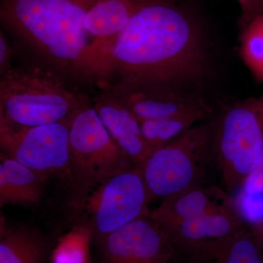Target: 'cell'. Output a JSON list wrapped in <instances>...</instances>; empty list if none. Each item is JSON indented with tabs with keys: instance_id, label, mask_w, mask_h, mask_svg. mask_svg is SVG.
I'll use <instances>...</instances> for the list:
<instances>
[{
	"instance_id": "6da1fadb",
	"label": "cell",
	"mask_w": 263,
	"mask_h": 263,
	"mask_svg": "<svg viewBox=\"0 0 263 263\" xmlns=\"http://www.w3.org/2000/svg\"><path fill=\"white\" fill-rule=\"evenodd\" d=\"M203 34L176 0H138L127 27L114 41L106 79L118 84L197 92L209 76Z\"/></svg>"
},
{
	"instance_id": "7a4b0ae2",
	"label": "cell",
	"mask_w": 263,
	"mask_h": 263,
	"mask_svg": "<svg viewBox=\"0 0 263 263\" xmlns=\"http://www.w3.org/2000/svg\"><path fill=\"white\" fill-rule=\"evenodd\" d=\"M82 0H3L5 25L43 55L84 79L103 82L108 51L85 30Z\"/></svg>"
},
{
	"instance_id": "3957f363",
	"label": "cell",
	"mask_w": 263,
	"mask_h": 263,
	"mask_svg": "<svg viewBox=\"0 0 263 263\" xmlns=\"http://www.w3.org/2000/svg\"><path fill=\"white\" fill-rule=\"evenodd\" d=\"M89 104L51 72L10 68L0 82V128L18 129L71 122Z\"/></svg>"
},
{
	"instance_id": "277c9868",
	"label": "cell",
	"mask_w": 263,
	"mask_h": 263,
	"mask_svg": "<svg viewBox=\"0 0 263 263\" xmlns=\"http://www.w3.org/2000/svg\"><path fill=\"white\" fill-rule=\"evenodd\" d=\"M212 147L224 190L232 196L262 158L263 93L224 109L212 127Z\"/></svg>"
},
{
	"instance_id": "5b68a950",
	"label": "cell",
	"mask_w": 263,
	"mask_h": 263,
	"mask_svg": "<svg viewBox=\"0 0 263 263\" xmlns=\"http://www.w3.org/2000/svg\"><path fill=\"white\" fill-rule=\"evenodd\" d=\"M213 164L216 165L212 126L204 124L190 128L143 162L148 203L204 185Z\"/></svg>"
},
{
	"instance_id": "8992f818",
	"label": "cell",
	"mask_w": 263,
	"mask_h": 263,
	"mask_svg": "<svg viewBox=\"0 0 263 263\" xmlns=\"http://www.w3.org/2000/svg\"><path fill=\"white\" fill-rule=\"evenodd\" d=\"M72 174L84 186L100 185L135 163L118 146L89 104L76 113L70 129Z\"/></svg>"
},
{
	"instance_id": "52a82bcc",
	"label": "cell",
	"mask_w": 263,
	"mask_h": 263,
	"mask_svg": "<svg viewBox=\"0 0 263 263\" xmlns=\"http://www.w3.org/2000/svg\"><path fill=\"white\" fill-rule=\"evenodd\" d=\"M148 204L143 163H138L100 183L86 207L95 235L100 238L148 215Z\"/></svg>"
},
{
	"instance_id": "ba28073f",
	"label": "cell",
	"mask_w": 263,
	"mask_h": 263,
	"mask_svg": "<svg viewBox=\"0 0 263 263\" xmlns=\"http://www.w3.org/2000/svg\"><path fill=\"white\" fill-rule=\"evenodd\" d=\"M71 122L29 128H0V142L8 157L47 175L70 167Z\"/></svg>"
},
{
	"instance_id": "9c48e42d",
	"label": "cell",
	"mask_w": 263,
	"mask_h": 263,
	"mask_svg": "<svg viewBox=\"0 0 263 263\" xmlns=\"http://www.w3.org/2000/svg\"><path fill=\"white\" fill-rule=\"evenodd\" d=\"M149 214L98 238L101 263H168L172 260L176 254L172 238Z\"/></svg>"
},
{
	"instance_id": "30bf717a",
	"label": "cell",
	"mask_w": 263,
	"mask_h": 263,
	"mask_svg": "<svg viewBox=\"0 0 263 263\" xmlns=\"http://www.w3.org/2000/svg\"><path fill=\"white\" fill-rule=\"evenodd\" d=\"M105 89L113 93L140 123L197 110H213L206 99L197 92L118 84L106 86Z\"/></svg>"
},
{
	"instance_id": "8fae6325",
	"label": "cell",
	"mask_w": 263,
	"mask_h": 263,
	"mask_svg": "<svg viewBox=\"0 0 263 263\" xmlns=\"http://www.w3.org/2000/svg\"><path fill=\"white\" fill-rule=\"evenodd\" d=\"M231 208H235L234 199L226 190L202 185L166 197L149 215L157 224L169 231L183 221Z\"/></svg>"
},
{
	"instance_id": "7c38bea8",
	"label": "cell",
	"mask_w": 263,
	"mask_h": 263,
	"mask_svg": "<svg viewBox=\"0 0 263 263\" xmlns=\"http://www.w3.org/2000/svg\"><path fill=\"white\" fill-rule=\"evenodd\" d=\"M174 245L176 253L191 263H263V249L247 226L229 236Z\"/></svg>"
},
{
	"instance_id": "4fadbf2b",
	"label": "cell",
	"mask_w": 263,
	"mask_h": 263,
	"mask_svg": "<svg viewBox=\"0 0 263 263\" xmlns=\"http://www.w3.org/2000/svg\"><path fill=\"white\" fill-rule=\"evenodd\" d=\"M94 107L114 141L135 164L143 163L152 155L141 124L113 93L105 89Z\"/></svg>"
},
{
	"instance_id": "5bb4252c",
	"label": "cell",
	"mask_w": 263,
	"mask_h": 263,
	"mask_svg": "<svg viewBox=\"0 0 263 263\" xmlns=\"http://www.w3.org/2000/svg\"><path fill=\"white\" fill-rule=\"evenodd\" d=\"M0 204H37L47 175L34 171L13 159L1 157Z\"/></svg>"
},
{
	"instance_id": "9a60e30c",
	"label": "cell",
	"mask_w": 263,
	"mask_h": 263,
	"mask_svg": "<svg viewBox=\"0 0 263 263\" xmlns=\"http://www.w3.org/2000/svg\"><path fill=\"white\" fill-rule=\"evenodd\" d=\"M138 0H102L86 12L85 30L108 49L109 57L114 41L127 27ZM109 60V58H108Z\"/></svg>"
},
{
	"instance_id": "2e32d148",
	"label": "cell",
	"mask_w": 263,
	"mask_h": 263,
	"mask_svg": "<svg viewBox=\"0 0 263 263\" xmlns=\"http://www.w3.org/2000/svg\"><path fill=\"white\" fill-rule=\"evenodd\" d=\"M245 227L235 208H231L183 221L167 232L176 245L229 236Z\"/></svg>"
},
{
	"instance_id": "e0dca14e",
	"label": "cell",
	"mask_w": 263,
	"mask_h": 263,
	"mask_svg": "<svg viewBox=\"0 0 263 263\" xmlns=\"http://www.w3.org/2000/svg\"><path fill=\"white\" fill-rule=\"evenodd\" d=\"M51 245L27 228L4 230L0 239V263H47Z\"/></svg>"
},
{
	"instance_id": "ac0fdd59",
	"label": "cell",
	"mask_w": 263,
	"mask_h": 263,
	"mask_svg": "<svg viewBox=\"0 0 263 263\" xmlns=\"http://www.w3.org/2000/svg\"><path fill=\"white\" fill-rule=\"evenodd\" d=\"M213 110H197L163 119L140 123L142 134L152 149H160L193 127L200 121L208 119Z\"/></svg>"
},
{
	"instance_id": "d6986e66",
	"label": "cell",
	"mask_w": 263,
	"mask_h": 263,
	"mask_svg": "<svg viewBox=\"0 0 263 263\" xmlns=\"http://www.w3.org/2000/svg\"><path fill=\"white\" fill-rule=\"evenodd\" d=\"M239 54L254 79L263 83V14L241 29Z\"/></svg>"
},
{
	"instance_id": "ffe728a7",
	"label": "cell",
	"mask_w": 263,
	"mask_h": 263,
	"mask_svg": "<svg viewBox=\"0 0 263 263\" xmlns=\"http://www.w3.org/2000/svg\"><path fill=\"white\" fill-rule=\"evenodd\" d=\"M239 193L247 195H258L263 193V155L259 163L245 179Z\"/></svg>"
},
{
	"instance_id": "44dd1931",
	"label": "cell",
	"mask_w": 263,
	"mask_h": 263,
	"mask_svg": "<svg viewBox=\"0 0 263 263\" xmlns=\"http://www.w3.org/2000/svg\"><path fill=\"white\" fill-rule=\"evenodd\" d=\"M263 14V0H253L248 9L240 13L239 25L243 29L255 17Z\"/></svg>"
},
{
	"instance_id": "7402d4cb",
	"label": "cell",
	"mask_w": 263,
	"mask_h": 263,
	"mask_svg": "<svg viewBox=\"0 0 263 263\" xmlns=\"http://www.w3.org/2000/svg\"><path fill=\"white\" fill-rule=\"evenodd\" d=\"M12 51L9 44L7 42L3 33L0 35V71L2 74L9 70L10 60L11 58Z\"/></svg>"
},
{
	"instance_id": "603a6c76",
	"label": "cell",
	"mask_w": 263,
	"mask_h": 263,
	"mask_svg": "<svg viewBox=\"0 0 263 263\" xmlns=\"http://www.w3.org/2000/svg\"><path fill=\"white\" fill-rule=\"evenodd\" d=\"M253 235L254 240L261 249H263V219H261L254 224L252 228H250Z\"/></svg>"
},
{
	"instance_id": "cb8c5ba5",
	"label": "cell",
	"mask_w": 263,
	"mask_h": 263,
	"mask_svg": "<svg viewBox=\"0 0 263 263\" xmlns=\"http://www.w3.org/2000/svg\"><path fill=\"white\" fill-rule=\"evenodd\" d=\"M238 1V4H239V6L240 8V10H241V13L245 12L246 10L248 9L249 7L250 6V5L252 4L253 0H237Z\"/></svg>"
},
{
	"instance_id": "d4e9b609",
	"label": "cell",
	"mask_w": 263,
	"mask_h": 263,
	"mask_svg": "<svg viewBox=\"0 0 263 263\" xmlns=\"http://www.w3.org/2000/svg\"><path fill=\"white\" fill-rule=\"evenodd\" d=\"M82 1L83 3H84L86 9L89 10V9H91L93 6H95V5H97L98 3H100V2H101L102 0H82Z\"/></svg>"
},
{
	"instance_id": "484cf974",
	"label": "cell",
	"mask_w": 263,
	"mask_h": 263,
	"mask_svg": "<svg viewBox=\"0 0 263 263\" xmlns=\"http://www.w3.org/2000/svg\"><path fill=\"white\" fill-rule=\"evenodd\" d=\"M168 263H191L189 262L186 259H183V257H180L177 254H175L174 258L172 260L170 261Z\"/></svg>"
}]
</instances>
